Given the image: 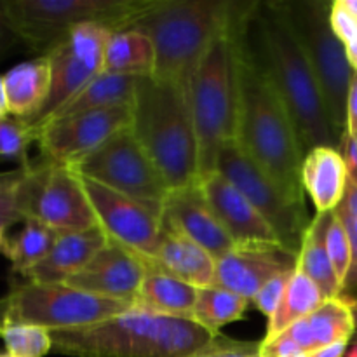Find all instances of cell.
<instances>
[{
	"label": "cell",
	"instance_id": "1",
	"mask_svg": "<svg viewBox=\"0 0 357 357\" xmlns=\"http://www.w3.org/2000/svg\"><path fill=\"white\" fill-rule=\"evenodd\" d=\"M243 37L288 110L303 153L317 146L337 149V131L328 115L319 82L275 2H250Z\"/></svg>",
	"mask_w": 357,
	"mask_h": 357
},
{
	"label": "cell",
	"instance_id": "2",
	"mask_svg": "<svg viewBox=\"0 0 357 357\" xmlns=\"http://www.w3.org/2000/svg\"><path fill=\"white\" fill-rule=\"evenodd\" d=\"M244 2L236 28L237 126L236 143L258 164L289 199L305 204L302 187L303 153L288 110L243 37Z\"/></svg>",
	"mask_w": 357,
	"mask_h": 357
},
{
	"label": "cell",
	"instance_id": "3",
	"mask_svg": "<svg viewBox=\"0 0 357 357\" xmlns=\"http://www.w3.org/2000/svg\"><path fill=\"white\" fill-rule=\"evenodd\" d=\"M52 351L70 357H188L215 337L188 317H169L132 305L89 326L51 331Z\"/></svg>",
	"mask_w": 357,
	"mask_h": 357
},
{
	"label": "cell",
	"instance_id": "4",
	"mask_svg": "<svg viewBox=\"0 0 357 357\" xmlns=\"http://www.w3.org/2000/svg\"><path fill=\"white\" fill-rule=\"evenodd\" d=\"M237 3L232 0H146L126 30L150 38L155 54L152 77L187 91L192 72L206 49L229 26Z\"/></svg>",
	"mask_w": 357,
	"mask_h": 357
},
{
	"label": "cell",
	"instance_id": "5",
	"mask_svg": "<svg viewBox=\"0 0 357 357\" xmlns=\"http://www.w3.org/2000/svg\"><path fill=\"white\" fill-rule=\"evenodd\" d=\"M131 131L169 190L199 180V146L185 87L142 77L131 105Z\"/></svg>",
	"mask_w": 357,
	"mask_h": 357
},
{
	"label": "cell",
	"instance_id": "6",
	"mask_svg": "<svg viewBox=\"0 0 357 357\" xmlns=\"http://www.w3.org/2000/svg\"><path fill=\"white\" fill-rule=\"evenodd\" d=\"M243 6L244 2L237 3L229 26L209 44L188 80V107L199 146V180L215 173L222 146L236 139V28Z\"/></svg>",
	"mask_w": 357,
	"mask_h": 357
},
{
	"label": "cell",
	"instance_id": "7",
	"mask_svg": "<svg viewBox=\"0 0 357 357\" xmlns=\"http://www.w3.org/2000/svg\"><path fill=\"white\" fill-rule=\"evenodd\" d=\"M289 30L302 47L326 103L328 115L338 138L347 126V96L352 70L345 45L330 24L331 3L319 0H286L275 2Z\"/></svg>",
	"mask_w": 357,
	"mask_h": 357
},
{
	"label": "cell",
	"instance_id": "8",
	"mask_svg": "<svg viewBox=\"0 0 357 357\" xmlns=\"http://www.w3.org/2000/svg\"><path fill=\"white\" fill-rule=\"evenodd\" d=\"M146 0H0L17 40L47 54L84 23L126 30Z\"/></svg>",
	"mask_w": 357,
	"mask_h": 357
},
{
	"label": "cell",
	"instance_id": "9",
	"mask_svg": "<svg viewBox=\"0 0 357 357\" xmlns=\"http://www.w3.org/2000/svg\"><path fill=\"white\" fill-rule=\"evenodd\" d=\"M135 303L103 298L68 284L23 281L0 296V328L33 324L49 331L89 326L129 310Z\"/></svg>",
	"mask_w": 357,
	"mask_h": 357
},
{
	"label": "cell",
	"instance_id": "10",
	"mask_svg": "<svg viewBox=\"0 0 357 357\" xmlns=\"http://www.w3.org/2000/svg\"><path fill=\"white\" fill-rule=\"evenodd\" d=\"M21 213L58 234L80 232L98 225L79 174L63 164L42 159L23 166Z\"/></svg>",
	"mask_w": 357,
	"mask_h": 357
},
{
	"label": "cell",
	"instance_id": "11",
	"mask_svg": "<svg viewBox=\"0 0 357 357\" xmlns=\"http://www.w3.org/2000/svg\"><path fill=\"white\" fill-rule=\"evenodd\" d=\"M216 171L267 220L282 246L298 255L303 234L310 223L307 204L289 199L288 194L241 150L236 139L222 146L216 159Z\"/></svg>",
	"mask_w": 357,
	"mask_h": 357
},
{
	"label": "cell",
	"instance_id": "12",
	"mask_svg": "<svg viewBox=\"0 0 357 357\" xmlns=\"http://www.w3.org/2000/svg\"><path fill=\"white\" fill-rule=\"evenodd\" d=\"M66 167L79 176L138 201L162 204L169 194V187L132 135L131 126L115 132L103 145Z\"/></svg>",
	"mask_w": 357,
	"mask_h": 357
},
{
	"label": "cell",
	"instance_id": "13",
	"mask_svg": "<svg viewBox=\"0 0 357 357\" xmlns=\"http://www.w3.org/2000/svg\"><path fill=\"white\" fill-rule=\"evenodd\" d=\"M112 33V28L100 23L79 24L45 54L51 66V89L42 110L30 122L31 128L49 121L91 80L103 73L105 49Z\"/></svg>",
	"mask_w": 357,
	"mask_h": 357
},
{
	"label": "cell",
	"instance_id": "14",
	"mask_svg": "<svg viewBox=\"0 0 357 357\" xmlns=\"http://www.w3.org/2000/svg\"><path fill=\"white\" fill-rule=\"evenodd\" d=\"M80 181L108 239L145 258H155L162 243V204L119 194L89 178L80 176Z\"/></svg>",
	"mask_w": 357,
	"mask_h": 357
},
{
	"label": "cell",
	"instance_id": "15",
	"mask_svg": "<svg viewBox=\"0 0 357 357\" xmlns=\"http://www.w3.org/2000/svg\"><path fill=\"white\" fill-rule=\"evenodd\" d=\"M131 126V105L52 119L35 129V143L42 157L72 166L108 138Z\"/></svg>",
	"mask_w": 357,
	"mask_h": 357
},
{
	"label": "cell",
	"instance_id": "16",
	"mask_svg": "<svg viewBox=\"0 0 357 357\" xmlns=\"http://www.w3.org/2000/svg\"><path fill=\"white\" fill-rule=\"evenodd\" d=\"M197 183L236 248L282 246L267 220L218 171L201 178Z\"/></svg>",
	"mask_w": 357,
	"mask_h": 357
},
{
	"label": "cell",
	"instance_id": "17",
	"mask_svg": "<svg viewBox=\"0 0 357 357\" xmlns=\"http://www.w3.org/2000/svg\"><path fill=\"white\" fill-rule=\"evenodd\" d=\"M143 274L142 255L108 239L100 253L65 284L103 298L135 303Z\"/></svg>",
	"mask_w": 357,
	"mask_h": 357
},
{
	"label": "cell",
	"instance_id": "18",
	"mask_svg": "<svg viewBox=\"0 0 357 357\" xmlns=\"http://www.w3.org/2000/svg\"><path fill=\"white\" fill-rule=\"evenodd\" d=\"M162 220L185 237L204 248L216 261L236 248L206 201L199 183L169 190L162 201Z\"/></svg>",
	"mask_w": 357,
	"mask_h": 357
},
{
	"label": "cell",
	"instance_id": "19",
	"mask_svg": "<svg viewBox=\"0 0 357 357\" xmlns=\"http://www.w3.org/2000/svg\"><path fill=\"white\" fill-rule=\"evenodd\" d=\"M296 257L282 246L234 248L216 261L215 284L251 302L271 279L296 268Z\"/></svg>",
	"mask_w": 357,
	"mask_h": 357
},
{
	"label": "cell",
	"instance_id": "20",
	"mask_svg": "<svg viewBox=\"0 0 357 357\" xmlns=\"http://www.w3.org/2000/svg\"><path fill=\"white\" fill-rule=\"evenodd\" d=\"M107 241V234L100 225L80 232L59 234L44 260L23 272L21 278L31 282L65 284L100 253Z\"/></svg>",
	"mask_w": 357,
	"mask_h": 357
},
{
	"label": "cell",
	"instance_id": "21",
	"mask_svg": "<svg viewBox=\"0 0 357 357\" xmlns=\"http://www.w3.org/2000/svg\"><path fill=\"white\" fill-rule=\"evenodd\" d=\"M357 328L351 302L344 296L326 300L310 316L282 331L302 354L330 347L340 342H351Z\"/></svg>",
	"mask_w": 357,
	"mask_h": 357
},
{
	"label": "cell",
	"instance_id": "22",
	"mask_svg": "<svg viewBox=\"0 0 357 357\" xmlns=\"http://www.w3.org/2000/svg\"><path fill=\"white\" fill-rule=\"evenodd\" d=\"M143 265L145 274L135 305L159 316L192 319L199 289L178 279L153 258L143 257Z\"/></svg>",
	"mask_w": 357,
	"mask_h": 357
},
{
	"label": "cell",
	"instance_id": "23",
	"mask_svg": "<svg viewBox=\"0 0 357 357\" xmlns=\"http://www.w3.org/2000/svg\"><path fill=\"white\" fill-rule=\"evenodd\" d=\"M349 176L345 160L335 146H317L305 153L302 164V187L317 213H331L340 206Z\"/></svg>",
	"mask_w": 357,
	"mask_h": 357
},
{
	"label": "cell",
	"instance_id": "24",
	"mask_svg": "<svg viewBox=\"0 0 357 357\" xmlns=\"http://www.w3.org/2000/svg\"><path fill=\"white\" fill-rule=\"evenodd\" d=\"M162 243L153 260L194 288L215 284L216 260L199 244L185 237L162 220Z\"/></svg>",
	"mask_w": 357,
	"mask_h": 357
},
{
	"label": "cell",
	"instance_id": "25",
	"mask_svg": "<svg viewBox=\"0 0 357 357\" xmlns=\"http://www.w3.org/2000/svg\"><path fill=\"white\" fill-rule=\"evenodd\" d=\"M10 117L31 122L51 89V66L45 56L23 61L2 75Z\"/></svg>",
	"mask_w": 357,
	"mask_h": 357
},
{
	"label": "cell",
	"instance_id": "26",
	"mask_svg": "<svg viewBox=\"0 0 357 357\" xmlns=\"http://www.w3.org/2000/svg\"><path fill=\"white\" fill-rule=\"evenodd\" d=\"M335 211L316 213L303 234L300 244L298 257H296V268L309 275L328 300L340 298L342 286L335 275L330 255L326 250V230Z\"/></svg>",
	"mask_w": 357,
	"mask_h": 357
},
{
	"label": "cell",
	"instance_id": "27",
	"mask_svg": "<svg viewBox=\"0 0 357 357\" xmlns=\"http://www.w3.org/2000/svg\"><path fill=\"white\" fill-rule=\"evenodd\" d=\"M139 79L142 77L115 75V73L107 72L100 73L79 94H75L68 103L63 105L49 121L86 114V112L107 110V108L122 107V105H132Z\"/></svg>",
	"mask_w": 357,
	"mask_h": 357
},
{
	"label": "cell",
	"instance_id": "28",
	"mask_svg": "<svg viewBox=\"0 0 357 357\" xmlns=\"http://www.w3.org/2000/svg\"><path fill=\"white\" fill-rule=\"evenodd\" d=\"M155 54L145 33L138 30L114 31L105 49L103 72L129 77H152Z\"/></svg>",
	"mask_w": 357,
	"mask_h": 357
},
{
	"label": "cell",
	"instance_id": "29",
	"mask_svg": "<svg viewBox=\"0 0 357 357\" xmlns=\"http://www.w3.org/2000/svg\"><path fill=\"white\" fill-rule=\"evenodd\" d=\"M328 298L321 291L319 286L309 275H305L302 271L295 268L291 278H289L288 288H286L281 303L275 309L274 316L268 319L264 340L278 337L282 331L288 330L289 326L302 321L303 317L310 316Z\"/></svg>",
	"mask_w": 357,
	"mask_h": 357
},
{
	"label": "cell",
	"instance_id": "30",
	"mask_svg": "<svg viewBox=\"0 0 357 357\" xmlns=\"http://www.w3.org/2000/svg\"><path fill=\"white\" fill-rule=\"evenodd\" d=\"M250 300L220 286H209L197 291L192 319L213 335L222 333V328L243 319Z\"/></svg>",
	"mask_w": 357,
	"mask_h": 357
},
{
	"label": "cell",
	"instance_id": "31",
	"mask_svg": "<svg viewBox=\"0 0 357 357\" xmlns=\"http://www.w3.org/2000/svg\"><path fill=\"white\" fill-rule=\"evenodd\" d=\"M59 234L49 229L47 225L35 220H24L20 232L14 236H7L6 246H3V257L10 261L13 271L16 274H23L28 268L44 260L45 255L54 246Z\"/></svg>",
	"mask_w": 357,
	"mask_h": 357
},
{
	"label": "cell",
	"instance_id": "32",
	"mask_svg": "<svg viewBox=\"0 0 357 357\" xmlns=\"http://www.w3.org/2000/svg\"><path fill=\"white\" fill-rule=\"evenodd\" d=\"M6 352L16 357H45L52 352L51 331L33 324H6L0 328Z\"/></svg>",
	"mask_w": 357,
	"mask_h": 357
},
{
	"label": "cell",
	"instance_id": "33",
	"mask_svg": "<svg viewBox=\"0 0 357 357\" xmlns=\"http://www.w3.org/2000/svg\"><path fill=\"white\" fill-rule=\"evenodd\" d=\"M35 142V129L30 122L17 117L0 119V157L17 160L20 166L30 164L28 149Z\"/></svg>",
	"mask_w": 357,
	"mask_h": 357
},
{
	"label": "cell",
	"instance_id": "34",
	"mask_svg": "<svg viewBox=\"0 0 357 357\" xmlns=\"http://www.w3.org/2000/svg\"><path fill=\"white\" fill-rule=\"evenodd\" d=\"M24 169L20 166L14 171L0 173V232H7L16 223H23L20 188Z\"/></svg>",
	"mask_w": 357,
	"mask_h": 357
},
{
	"label": "cell",
	"instance_id": "35",
	"mask_svg": "<svg viewBox=\"0 0 357 357\" xmlns=\"http://www.w3.org/2000/svg\"><path fill=\"white\" fill-rule=\"evenodd\" d=\"M326 250L330 255L331 265H333L335 275L344 289L345 279H347L349 268H351V241H349L347 230L337 213H333L326 230Z\"/></svg>",
	"mask_w": 357,
	"mask_h": 357
},
{
	"label": "cell",
	"instance_id": "36",
	"mask_svg": "<svg viewBox=\"0 0 357 357\" xmlns=\"http://www.w3.org/2000/svg\"><path fill=\"white\" fill-rule=\"evenodd\" d=\"M188 357H260V342L234 340L220 333L211 344Z\"/></svg>",
	"mask_w": 357,
	"mask_h": 357
},
{
	"label": "cell",
	"instance_id": "37",
	"mask_svg": "<svg viewBox=\"0 0 357 357\" xmlns=\"http://www.w3.org/2000/svg\"><path fill=\"white\" fill-rule=\"evenodd\" d=\"M291 274L293 271L271 279V281H268L267 284H265L264 288L255 295V298L251 300V303H253V305L257 307V309L260 310L267 319H271V317L274 316L275 309H278L279 303H281L286 288H288V282H289V278H291Z\"/></svg>",
	"mask_w": 357,
	"mask_h": 357
},
{
	"label": "cell",
	"instance_id": "38",
	"mask_svg": "<svg viewBox=\"0 0 357 357\" xmlns=\"http://www.w3.org/2000/svg\"><path fill=\"white\" fill-rule=\"evenodd\" d=\"M330 24L342 44H351L357 40V20L345 9L342 0H335L330 6Z\"/></svg>",
	"mask_w": 357,
	"mask_h": 357
},
{
	"label": "cell",
	"instance_id": "39",
	"mask_svg": "<svg viewBox=\"0 0 357 357\" xmlns=\"http://www.w3.org/2000/svg\"><path fill=\"white\" fill-rule=\"evenodd\" d=\"M337 213L338 218L344 223L349 241H351V268H349L347 279H345L344 289H342V296L344 298H354L357 293V222L349 215H345V213Z\"/></svg>",
	"mask_w": 357,
	"mask_h": 357
},
{
	"label": "cell",
	"instance_id": "40",
	"mask_svg": "<svg viewBox=\"0 0 357 357\" xmlns=\"http://www.w3.org/2000/svg\"><path fill=\"white\" fill-rule=\"evenodd\" d=\"M337 149L345 160L349 181L354 183L357 187V138H354V136H349L347 132H344L340 142H338Z\"/></svg>",
	"mask_w": 357,
	"mask_h": 357
},
{
	"label": "cell",
	"instance_id": "41",
	"mask_svg": "<svg viewBox=\"0 0 357 357\" xmlns=\"http://www.w3.org/2000/svg\"><path fill=\"white\" fill-rule=\"evenodd\" d=\"M345 132L349 136H357V72H354L351 80V87H349L347 96V126H345Z\"/></svg>",
	"mask_w": 357,
	"mask_h": 357
},
{
	"label": "cell",
	"instance_id": "42",
	"mask_svg": "<svg viewBox=\"0 0 357 357\" xmlns=\"http://www.w3.org/2000/svg\"><path fill=\"white\" fill-rule=\"evenodd\" d=\"M335 211L345 213V215H349L351 218H354L357 222V187L354 183L349 181L347 188H345L344 199H342L340 206H338Z\"/></svg>",
	"mask_w": 357,
	"mask_h": 357
},
{
	"label": "cell",
	"instance_id": "43",
	"mask_svg": "<svg viewBox=\"0 0 357 357\" xmlns=\"http://www.w3.org/2000/svg\"><path fill=\"white\" fill-rule=\"evenodd\" d=\"M347 349H349V342H340V344L330 345V347L307 352V354H302L300 357H345V354H347Z\"/></svg>",
	"mask_w": 357,
	"mask_h": 357
},
{
	"label": "cell",
	"instance_id": "44",
	"mask_svg": "<svg viewBox=\"0 0 357 357\" xmlns=\"http://www.w3.org/2000/svg\"><path fill=\"white\" fill-rule=\"evenodd\" d=\"M14 38H16V35H14L13 28H10L9 21H7L6 14H3L2 7H0V54L6 51L7 45H9L10 40H14Z\"/></svg>",
	"mask_w": 357,
	"mask_h": 357
},
{
	"label": "cell",
	"instance_id": "45",
	"mask_svg": "<svg viewBox=\"0 0 357 357\" xmlns=\"http://www.w3.org/2000/svg\"><path fill=\"white\" fill-rule=\"evenodd\" d=\"M3 117H9V105H7L6 87H3L2 75H0V119Z\"/></svg>",
	"mask_w": 357,
	"mask_h": 357
},
{
	"label": "cell",
	"instance_id": "46",
	"mask_svg": "<svg viewBox=\"0 0 357 357\" xmlns=\"http://www.w3.org/2000/svg\"><path fill=\"white\" fill-rule=\"evenodd\" d=\"M345 54H347L352 70L357 72V40L351 42V44H345Z\"/></svg>",
	"mask_w": 357,
	"mask_h": 357
},
{
	"label": "cell",
	"instance_id": "47",
	"mask_svg": "<svg viewBox=\"0 0 357 357\" xmlns=\"http://www.w3.org/2000/svg\"><path fill=\"white\" fill-rule=\"evenodd\" d=\"M342 2H344L345 9H347L349 13H351L357 20V0H342Z\"/></svg>",
	"mask_w": 357,
	"mask_h": 357
},
{
	"label": "cell",
	"instance_id": "48",
	"mask_svg": "<svg viewBox=\"0 0 357 357\" xmlns=\"http://www.w3.org/2000/svg\"><path fill=\"white\" fill-rule=\"evenodd\" d=\"M349 302H351V307H352V314H354V321H356V328H357V295L354 298H347Z\"/></svg>",
	"mask_w": 357,
	"mask_h": 357
},
{
	"label": "cell",
	"instance_id": "49",
	"mask_svg": "<svg viewBox=\"0 0 357 357\" xmlns=\"http://www.w3.org/2000/svg\"><path fill=\"white\" fill-rule=\"evenodd\" d=\"M7 232H0V253H3V246H6Z\"/></svg>",
	"mask_w": 357,
	"mask_h": 357
},
{
	"label": "cell",
	"instance_id": "50",
	"mask_svg": "<svg viewBox=\"0 0 357 357\" xmlns=\"http://www.w3.org/2000/svg\"><path fill=\"white\" fill-rule=\"evenodd\" d=\"M345 357H357V340H356V344L352 345L351 349H349L347 354H345Z\"/></svg>",
	"mask_w": 357,
	"mask_h": 357
},
{
	"label": "cell",
	"instance_id": "51",
	"mask_svg": "<svg viewBox=\"0 0 357 357\" xmlns=\"http://www.w3.org/2000/svg\"><path fill=\"white\" fill-rule=\"evenodd\" d=\"M0 357H16V356H10L9 352H2V354H0Z\"/></svg>",
	"mask_w": 357,
	"mask_h": 357
},
{
	"label": "cell",
	"instance_id": "52",
	"mask_svg": "<svg viewBox=\"0 0 357 357\" xmlns=\"http://www.w3.org/2000/svg\"><path fill=\"white\" fill-rule=\"evenodd\" d=\"M354 338H356V340H357V331H356V335H354Z\"/></svg>",
	"mask_w": 357,
	"mask_h": 357
},
{
	"label": "cell",
	"instance_id": "53",
	"mask_svg": "<svg viewBox=\"0 0 357 357\" xmlns=\"http://www.w3.org/2000/svg\"><path fill=\"white\" fill-rule=\"evenodd\" d=\"M356 138H357V136H356Z\"/></svg>",
	"mask_w": 357,
	"mask_h": 357
}]
</instances>
